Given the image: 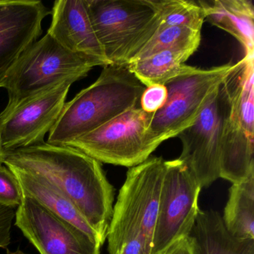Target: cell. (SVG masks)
I'll return each instance as SVG.
<instances>
[{
    "label": "cell",
    "mask_w": 254,
    "mask_h": 254,
    "mask_svg": "<svg viewBox=\"0 0 254 254\" xmlns=\"http://www.w3.org/2000/svg\"><path fill=\"white\" fill-rule=\"evenodd\" d=\"M23 196L15 175L6 166H0V205L18 207L21 204Z\"/></svg>",
    "instance_id": "7402d4cb"
},
{
    "label": "cell",
    "mask_w": 254,
    "mask_h": 254,
    "mask_svg": "<svg viewBox=\"0 0 254 254\" xmlns=\"http://www.w3.org/2000/svg\"><path fill=\"white\" fill-rule=\"evenodd\" d=\"M14 218L40 254H100L99 242L26 194Z\"/></svg>",
    "instance_id": "8fae6325"
},
{
    "label": "cell",
    "mask_w": 254,
    "mask_h": 254,
    "mask_svg": "<svg viewBox=\"0 0 254 254\" xmlns=\"http://www.w3.org/2000/svg\"><path fill=\"white\" fill-rule=\"evenodd\" d=\"M238 66L212 92L194 123L178 134L182 143L179 160L188 168L201 188L220 178L221 135L230 108Z\"/></svg>",
    "instance_id": "52a82bcc"
},
{
    "label": "cell",
    "mask_w": 254,
    "mask_h": 254,
    "mask_svg": "<svg viewBox=\"0 0 254 254\" xmlns=\"http://www.w3.org/2000/svg\"><path fill=\"white\" fill-rule=\"evenodd\" d=\"M97 62L75 54L46 34L34 43L17 61L4 83L8 103V113L42 92L68 78L81 79Z\"/></svg>",
    "instance_id": "5b68a950"
},
{
    "label": "cell",
    "mask_w": 254,
    "mask_h": 254,
    "mask_svg": "<svg viewBox=\"0 0 254 254\" xmlns=\"http://www.w3.org/2000/svg\"><path fill=\"white\" fill-rule=\"evenodd\" d=\"M15 213V208L0 205V248L5 249L11 243V229Z\"/></svg>",
    "instance_id": "cb8c5ba5"
},
{
    "label": "cell",
    "mask_w": 254,
    "mask_h": 254,
    "mask_svg": "<svg viewBox=\"0 0 254 254\" xmlns=\"http://www.w3.org/2000/svg\"><path fill=\"white\" fill-rule=\"evenodd\" d=\"M192 54L188 52L163 51L127 65L130 72L145 87L166 85L190 69L184 64Z\"/></svg>",
    "instance_id": "d6986e66"
},
{
    "label": "cell",
    "mask_w": 254,
    "mask_h": 254,
    "mask_svg": "<svg viewBox=\"0 0 254 254\" xmlns=\"http://www.w3.org/2000/svg\"><path fill=\"white\" fill-rule=\"evenodd\" d=\"M221 218L232 236L254 240V173L233 184Z\"/></svg>",
    "instance_id": "ac0fdd59"
},
{
    "label": "cell",
    "mask_w": 254,
    "mask_h": 254,
    "mask_svg": "<svg viewBox=\"0 0 254 254\" xmlns=\"http://www.w3.org/2000/svg\"><path fill=\"white\" fill-rule=\"evenodd\" d=\"M8 254H27L23 253V251H20V250H17L15 252H9Z\"/></svg>",
    "instance_id": "4316f807"
},
{
    "label": "cell",
    "mask_w": 254,
    "mask_h": 254,
    "mask_svg": "<svg viewBox=\"0 0 254 254\" xmlns=\"http://www.w3.org/2000/svg\"><path fill=\"white\" fill-rule=\"evenodd\" d=\"M227 64L210 69L190 66L187 72L166 84L164 106L153 114L146 132L147 142L157 149L167 139L178 136L200 115L212 92L237 67Z\"/></svg>",
    "instance_id": "8992f818"
},
{
    "label": "cell",
    "mask_w": 254,
    "mask_h": 254,
    "mask_svg": "<svg viewBox=\"0 0 254 254\" xmlns=\"http://www.w3.org/2000/svg\"><path fill=\"white\" fill-rule=\"evenodd\" d=\"M51 11L38 0H0V87L22 55L42 35Z\"/></svg>",
    "instance_id": "7c38bea8"
},
{
    "label": "cell",
    "mask_w": 254,
    "mask_h": 254,
    "mask_svg": "<svg viewBox=\"0 0 254 254\" xmlns=\"http://www.w3.org/2000/svg\"><path fill=\"white\" fill-rule=\"evenodd\" d=\"M160 254H196L194 240L191 236L181 238Z\"/></svg>",
    "instance_id": "d4e9b609"
},
{
    "label": "cell",
    "mask_w": 254,
    "mask_h": 254,
    "mask_svg": "<svg viewBox=\"0 0 254 254\" xmlns=\"http://www.w3.org/2000/svg\"><path fill=\"white\" fill-rule=\"evenodd\" d=\"M110 64L127 66L160 26L153 0H85Z\"/></svg>",
    "instance_id": "277c9868"
},
{
    "label": "cell",
    "mask_w": 254,
    "mask_h": 254,
    "mask_svg": "<svg viewBox=\"0 0 254 254\" xmlns=\"http://www.w3.org/2000/svg\"><path fill=\"white\" fill-rule=\"evenodd\" d=\"M201 189L179 159L165 161L151 254H160L174 242L190 236L200 210Z\"/></svg>",
    "instance_id": "9c48e42d"
},
{
    "label": "cell",
    "mask_w": 254,
    "mask_h": 254,
    "mask_svg": "<svg viewBox=\"0 0 254 254\" xmlns=\"http://www.w3.org/2000/svg\"><path fill=\"white\" fill-rule=\"evenodd\" d=\"M162 26H181L201 31L205 14L199 2L187 0H153Z\"/></svg>",
    "instance_id": "44dd1931"
},
{
    "label": "cell",
    "mask_w": 254,
    "mask_h": 254,
    "mask_svg": "<svg viewBox=\"0 0 254 254\" xmlns=\"http://www.w3.org/2000/svg\"><path fill=\"white\" fill-rule=\"evenodd\" d=\"M71 78L37 95L8 113L0 114V145L3 152L44 142L57 123L72 84Z\"/></svg>",
    "instance_id": "30bf717a"
},
{
    "label": "cell",
    "mask_w": 254,
    "mask_h": 254,
    "mask_svg": "<svg viewBox=\"0 0 254 254\" xmlns=\"http://www.w3.org/2000/svg\"><path fill=\"white\" fill-rule=\"evenodd\" d=\"M254 136L230 114L224 121L220 148V178L236 184L254 173Z\"/></svg>",
    "instance_id": "5bb4252c"
},
{
    "label": "cell",
    "mask_w": 254,
    "mask_h": 254,
    "mask_svg": "<svg viewBox=\"0 0 254 254\" xmlns=\"http://www.w3.org/2000/svg\"><path fill=\"white\" fill-rule=\"evenodd\" d=\"M51 14L47 34L62 47L95 61L100 66L110 65L90 21L85 0H57Z\"/></svg>",
    "instance_id": "4fadbf2b"
},
{
    "label": "cell",
    "mask_w": 254,
    "mask_h": 254,
    "mask_svg": "<svg viewBox=\"0 0 254 254\" xmlns=\"http://www.w3.org/2000/svg\"><path fill=\"white\" fill-rule=\"evenodd\" d=\"M205 20L234 37L245 49L254 54V6L250 0L198 1Z\"/></svg>",
    "instance_id": "2e32d148"
},
{
    "label": "cell",
    "mask_w": 254,
    "mask_h": 254,
    "mask_svg": "<svg viewBox=\"0 0 254 254\" xmlns=\"http://www.w3.org/2000/svg\"><path fill=\"white\" fill-rule=\"evenodd\" d=\"M221 217L212 209L199 210L190 234L195 243L196 254H254V240L232 236Z\"/></svg>",
    "instance_id": "e0dca14e"
},
{
    "label": "cell",
    "mask_w": 254,
    "mask_h": 254,
    "mask_svg": "<svg viewBox=\"0 0 254 254\" xmlns=\"http://www.w3.org/2000/svg\"><path fill=\"white\" fill-rule=\"evenodd\" d=\"M3 151H2V147H1V145H0V166H2L3 163H2V160H3Z\"/></svg>",
    "instance_id": "484cf974"
},
{
    "label": "cell",
    "mask_w": 254,
    "mask_h": 254,
    "mask_svg": "<svg viewBox=\"0 0 254 254\" xmlns=\"http://www.w3.org/2000/svg\"><path fill=\"white\" fill-rule=\"evenodd\" d=\"M8 169L15 175L23 194L32 197L53 213L78 227L101 245H103L104 242L96 230L84 219L73 203L55 186L41 177L27 171L17 168Z\"/></svg>",
    "instance_id": "9a60e30c"
},
{
    "label": "cell",
    "mask_w": 254,
    "mask_h": 254,
    "mask_svg": "<svg viewBox=\"0 0 254 254\" xmlns=\"http://www.w3.org/2000/svg\"><path fill=\"white\" fill-rule=\"evenodd\" d=\"M200 41L201 31L181 26H160L131 62L163 51L188 52L193 55L198 49Z\"/></svg>",
    "instance_id": "ffe728a7"
},
{
    "label": "cell",
    "mask_w": 254,
    "mask_h": 254,
    "mask_svg": "<svg viewBox=\"0 0 254 254\" xmlns=\"http://www.w3.org/2000/svg\"><path fill=\"white\" fill-rule=\"evenodd\" d=\"M152 117L139 107L132 108L65 146L76 148L101 163L133 167L156 150L146 139Z\"/></svg>",
    "instance_id": "ba28073f"
},
{
    "label": "cell",
    "mask_w": 254,
    "mask_h": 254,
    "mask_svg": "<svg viewBox=\"0 0 254 254\" xmlns=\"http://www.w3.org/2000/svg\"><path fill=\"white\" fill-rule=\"evenodd\" d=\"M145 87L127 66H104L98 79L66 102L47 143L66 145L123 113L137 108Z\"/></svg>",
    "instance_id": "3957f363"
},
{
    "label": "cell",
    "mask_w": 254,
    "mask_h": 254,
    "mask_svg": "<svg viewBox=\"0 0 254 254\" xmlns=\"http://www.w3.org/2000/svg\"><path fill=\"white\" fill-rule=\"evenodd\" d=\"M167 97V89L165 85L145 87L139 100V108L145 112L154 114L164 106Z\"/></svg>",
    "instance_id": "603a6c76"
},
{
    "label": "cell",
    "mask_w": 254,
    "mask_h": 254,
    "mask_svg": "<svg viewBox=\"0 0 254 254\" xmlns=\"http://www.w3.org/2000/svg\"><path fill=\"white\" fill-rule=\"evenodd\" d=\"M164 170L162 157H150L127 171L107 233L109 254H151Z\"/></svg>",
    "instance_id": "7a4b0ae2"
},
{
    "label": "cell",
    "mask_w": 254,
    "mask_h": 254,
    "mask_svg": "<svg viewBox=\"0 0 254 254\" xmlns=\"http://www.w3.org/2000/svg\"><path fill=\"white\" fill-rule=\"evenodd\" d=\"M2 163L35 174L55 186L105 243L114 209V189L101 163L76 148L45 142L4 152Z\"/></svg>",
    "instance_id": "6da1fadb"
}]
</instances>
